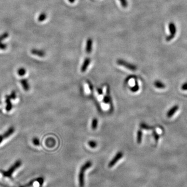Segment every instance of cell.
<instances>
[{
    "instance_id": "6da1fadb",
    "label": "cell",
    "mask_w": 187,
    "mask_h": 187,
    "mask_svg": "<svg viewBox=\"0 0 187 187\" xmlns=\"http://www.w3.org/2000/svg\"><path fill=\"white\" fill-rule=\"evenodd\" d=\"M92 163L91 161H88L82 166L78 175L79 184L80 187H84L85 186V173L88 168L91 167Z\"/></svg>"
},
{
    "instance_id": "7a4b0ae2",
    "label": "cell",
    "mask_w": 187,
    "mask_h": 187,
    "mask_svg": "<svg viewBox=\"0 0 187 187\" xmlns=\"http://www.w3.org/2000/svg\"><path fill=\"white\" fill-rule=\"evenodd\" d=\"M22 161L20 160L17 161L13 165L11 166V167L8 169L7 171L2 172L3 176L6 177L11 178L13 173H14L16 169H17L18 168L20 167V166L22 165Z\"/></svg>"
},
{
    "instance_id": "3957f363",
    "label": "cell",
    "mask_w": 187,
    "mask_h": 187,
    "mask_svg": "<svg viewBox=\"0 0 187 187\" xmlns=\"http://www.w3.org/2000/svg\"><path fill=\"white\" fill-rule=\"evenodd\" d=\"M117 65H122V66L124 67L125 68L128 69V70L132 71H136L137 70V69L136 65H134V64H132V63H129V62H128V61H125L124 60L119 59L117 60Z\"/></svg>"
},
{
    "instance_id": "277c9868",
    "label": "cell",
    "mask_w": 187,
    "mask_h": 187,
    "mask_svg": "<svg viewBox=\"0 0 187 187\" xmlns=\"http://www.w3.org/2000/svg\"><path fill=\"white\" fill-rule=\"evenodd\" d=\"M123 157V153L119 151L114 156L113 158L110 161V162L108 164V167L109 168H111L112 167H113L117 163V162L121 160L122 157Z\"/></svg>"
},
{
    "instance_id": "5b68a950",
    "label": "cell",
    "mask_w": 187,
    "mask_h": 187,
    "mask_svg": "<svg viewBox=\"0 0 187 187\" xmlns=\"http://www.w3.org/2000/svg\"><path fill=\"white\" fill-rule=\"evenodd\" d=\"M169 29L171 32V35L168 36L166 38V40L167 41H171L174 38V36L176 35V28L175 26V24H173V23H170L169 24Z\"/></svg>"
},
{
    "instance_id": "8992f818",
    "label": "cell",
    "mask_w": 187,
    "mask_h": 187,
    "mask_svg": "<svg viewBox=\"0 0 187 187\" xmlns=\"http://www.w3.org/2000/svg\"><path fill=\"white\" fill-rule=\"evenodd\" d=\"M92 45H93V41L91 38H88L86 40V47H85V51L87 54H90L92 52Z\"/></svg>"
},
{
    "instance_id": "52a82bcc",
    "label": "cell",
    "mask_w": 187,
    "mask_h": 187,
    "mask_svg": "<svg viewBox=\"0 0 187 187\" xmlns=\"http://www.w3.org/2000/svg\"><path fill=\"white\" fill-rule=\"evenodd\" d=\"M90 61H91V59L90 57H86L84 59L83 63L82 65L81 68L82 72H85L86 71L87 69L88 68V66L90 65Z\"/></svg>"
},
{
    "instance_id": "ba28073f",
    "label": "cell",
    "mask_w": 187,
    "mask_h": 187,
    "mask_svg": "<svg viewBox=\"0 0 187 187\" xmlns=\"http://www.w3.org/2000/svg\"><path fill=\"white\" fill-rule=\"evenodd\" d=\"M5 102L6 103V110L7 111H10L13 108V105L11 103V98L9 96V95H6L5 96Z\"/></svg>"
},
{
    "instance_id": "9c48e42d",
    "label": "cell",
    "mask_w": 187,
    "mask_h": 187,
    "mask_svg": "<svg viewBox=\"0 0 187 187\" xmlns=\"http://www.w3.org/2000/svg\"><path fill=\"white\" fill-rule=\"evenodd\" d=\"M31 52L32 54L37 56L38 57H43L45 55V53L44 51L37 49H32Z\"/></svg>"
},
{
    "instance_id": "30bf717a",
    "label": "cell",
    "mask_w": 187,
    "mask_h": 187,
    "mask_svg": "<svg viewBox=\"0 0 187 187\" xmlns=\"http://www.w3.org/2000/svg\"><path fill=\"white\" fill-rule=\"evenodd\" d=\"M15 128L13 126H11L9 128L8 130H6L5 132L2 135L4 139H5L8 138L9 136H11L12 134H13V133L15 132Z\"/></svg>"
},
{
    "instance_id": "8fae6325",
    "label": "cell",
    "mask_w": 187,
    "mask_h": 187,
    "mask_svg": "<svg viewBox=\"0 0 187 187\" xmlns=\"http://www.w3.org/2000/svg\"><path fill=\"white\" fill-rule=\"evenodd\" d=\"M20 83L22 84V86L24 90L26 91H28L30 90V85L28 83L27 80L26 79H22L20 80Z\"/></svg>"
},
{
    "instance_id": "7c38bea8",
    "label": "cell",
    "mask_w": 187,
    "mask_h": 187,
    "mask_svg": "<svg viewBox=\"0 0 187 187\" xmlns=\"http://www.w3.org/2000/svg\"><path fill=\"white\" fill-rule=\"evenodd\" d=\"M142 133L141 130H138L137 132V142L138 144H140L142 140Z\"/></svg>"
},
{
    "instance_id": "4fadbf2b",
    "label": "cell",
    "mask_w": 187,
    "mask_h": 187,
    "mask_svg": "<svg viewBox=\"0 0 187 187\" xmlns=\"http://www.w3.org/2000/svg\"><path fill=\"white\" fill-rule=\"evenodd\" d=\"M98 119L96 118L93 119L92 122V128L93 130H96L98 126Z\"/></svg>"
},
{
    "instance_id": "5bb4252c",
    "label": "cell",
    "mask_w": 187,
    "mask_h": 187,
    "mask_svg": "<svg viewBox=\"0 0 187 187\" xmlns=\"http://www.w3.org/2000/svg\"><path fill=\"white\" fill-rule=\"evenodd\" d=\"M47 18V14L45 13H41L38 17V20L39 22H43Z\"/></svg>"
},
{
    "instance_id": "9a60e30c",
    "label": "cell",
    "mask_w": 187,
    "mask_h": 187,
    "mask_svg": "<svg viewBox=\"0 0 187 187\" xmlns=\"http://www.w3.org/2000/svg\"><path fill=\"white\" fill-rule=\"evenodd\" d=\"M17 73L18 74L19 76H24L26 73V69L24 68H19V69L18 70Z\"/></svg>"
},
{
    "instance_id": "2e32d148",
    "label": "cell",
    "mask_w": 187,
    "mask_h": 187,
    "mask_svg": "<svg viewBox=\"0 0 187 187\" xmlns=\"http://www.w3.org/2000/svg\"><path fill=\"white\" fill-rule=\"evenodd\" d=\"M88 144L90 148H96L97 146V142L96 141H94V140H90L88 142Z\"/></svg>"
},
{
    "instance_id": "e0dca14e",
    "label": "cell",
    "mask_w": 187,
    "mask_h": 187,
    "mask_svg": "<svg viewBox=\"0 0 187 187\" xmlns=\"http://www.w3.org/2000/svg\"><path fill=\"white\" fill-rule=\"evenodd\" d=\"M9 36V34L8 33H4L2 34V35H0V43L2 42V41H3V40H4L5 39L8 38V36Z\"/></svg>"
},
{
    "instance_id": "ac0fdd59",
    "label": "cell",
    "mask_w": 187,
    "mask_h": 187,
    "mask_svg": "<svg viewBox=\"0 0 187 187\" xmlns=\"http://www.w3.org/2000/svg\"><path fill=\"white\" fill-rule=\"evenodd\" d=\"M32 143L34 144V145L35 146H38L40 144V140L37 137H34L32 139Z\"/></svg>"
},
{
    "instance_id": "d6986e66",
    "label": "cell",
    "mask_w": 187,
    "mask_h": 187,
    "mask_svg": "<svg viewBox=\"0 0 187 187\" xmlns=\"http://www.w3.org/2000/svg\"><path fill=\"white\" fill-rule=\"evenodd\" d=\"M119 2L123 7L126 8L128 6V2L127 0H119Z\"/></svg>"
},
{
    "instance_id": "ffe728a7",
    "label": "cell",
    "mask_w": 187,
    "mask_h": 187,
    "mask_svg": "<svg viewBox=\"0 0 187 187\" xmlns=\"http://www.w3.org/2000/svg\"><path fill=\"white\" fill-rule=\"evenodd\" d=\"M130 90H132L133 92H136V91H137V90H139L138 85V84L137 83V82H136L135 86L132 87Z\"/></svg>"
},
{
    "instance_id": "44dd1931",
    "label": "cell",
    "mask_w": 187,
    "mask_h": 187,
    "mask_svg": "<svg viewBox=\"0 0 187 187\" xmlns=\"http://www.w3.org/2000/svg\"><path fill=\"white\" fill-rule=\"evenodd\" d=\"M10 97H11V99H15L16 98V92L15 91H12V92H11V95H9Z\"/></svg>"
},
{
    "instance_id": "7402d4cb",
    "label": "cell",
    "mask_w": 187,
    "mask_h": 187,
    "mask_svg": "<svg viewBox=\"0 0 187 187\" xmlns=\"http://www.w3.org/2000/svg\"><path fill=\"white\" fill-rule=\"evenodd\" d=\"M7 48V45L6 44L0 43V49L2 50H5Z\"/></svg>"
},
{
    "instance_id": "603a6c76",
    "label": "cell",
    "mask_w": 187,
    "mask_h": 187,
    "mask_svg": "<svg viewBox=\"0 0 187 187\" xmlns=\"http://www.w3.org/2000/svg\"><path fill=\"white\" fill-rule=\"evenodd\" d=\"M110 98L109 96H106V97L103 99V101L105 103H108L110 102Z\"/></svg>"
},
{
    "instance_id": "cb8c5ba5",
    "label": "cell",
    "mask_w": 187,
    "mask_h": 187,
    "mask_svg": "<svg viewBox=\"0 0 187 187\" xmlns=\"http://www.w3.org/2000/svg\"><path fill=\"white\" fill-rule=\"evenodd\" d=\"M4 139L3 138V135H0V144L2 143V142L3 141Z\"/></svg>"
},
{
    "instance_id": "d4e9b609",
    "label": "cell",
    "mask_w": 187,
    "mask_h": 187,
    "mask_svg": "<svg viewBox=\"0 0 187 187\" xmlns=\"http://www.w3.org/2000/svg\"><path fill=\"white\" fill-rule=\"evenodd\" d=\"M98 92L99 94L101 95L103 94V91H102V90L101 88L100 89H98Z\"/></svg>"
},
{
    "instance_id": "484cf974",
    "label": "cell",
    "mask_w": 187,
    "mask_h": 187,
    "mask_svg": "<svg viewBox=\"0 0 187 187\" xmlns=\"http://www.w3.org/2000/svg\"><path fill=\"white\" fill-rule=\"evenodd\" d=\"M68 1L71 3H73L75 2L76 0H68Z\"/></svg>"
}]
</instances>
